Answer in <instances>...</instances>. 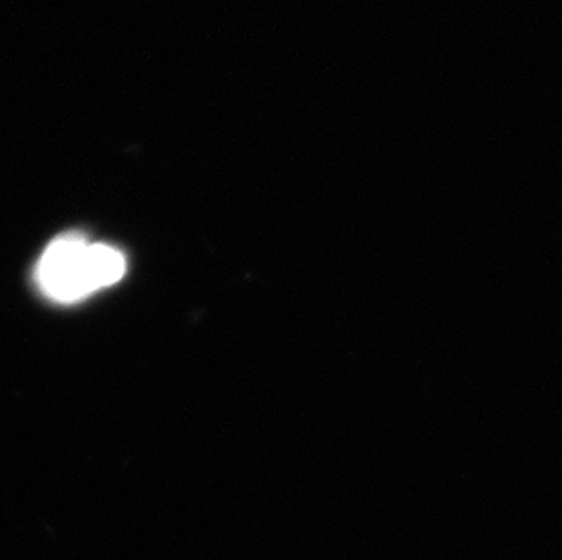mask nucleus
Segmentation results:
<instances>
[{
    "instance_id": "f257e3e1",
    "label": "nucleus",
    "mask_w": 562,
    "mask_h": 560,
    "mask_svg": "<svg viewBox=\"0 0 562 560\" xmlns=\"http://www.w3.org/2000/svg\"><path fill=\"white\" fill-rule=\"evenodd\" d=\"M126 273V259L106 244L66 235L49 244L37 265L41 290L57 302H75L113 285Z\"/></svg>"
}]
</instances>
